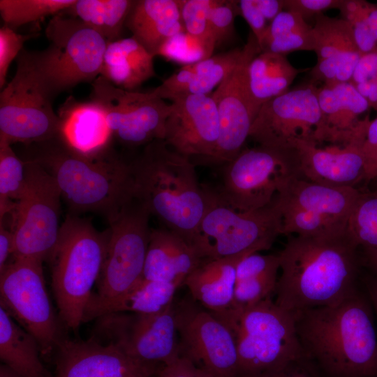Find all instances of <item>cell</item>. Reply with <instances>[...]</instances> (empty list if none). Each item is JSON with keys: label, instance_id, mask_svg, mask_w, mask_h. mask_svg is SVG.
Masks as SVG:
<instances>
[{"label": "cell", "instance_id": "cell-47", "mask_svg": "<svg viewBox=\"0 0 377 377\" xmlns=\"http://www.w3.org/2000/svg\"><path fill=\"white\" fill-rule=\"evenodd\" d=\"M341 0H284V10L300 15L306 21L330 9H339Z\"/></svg>", "mask_w": 377, "mask_h": 377}, {"label": "cell", "instance_id": "cell-19", "mask_svg": "<svg viewBox=\"0 0 377 377\" xmlns=\"http://www.w3.org/2000/svg\"><path fill=\"white\" fill-rule=\"evenodd\" d=\"M53 377H154L160 364L138 360L119 346L91 336L64 338L54 352Z\"/></svg>", "mask_w": 377, "mask_h": 377}, {"label": "cell", "instance_id": "cell-8", "mask_svg": "<svg viewBox=\"0 0 377 377\" xmlns=\"http://www.w3.org/2000/svg\"><path fill=\"white\" fill-rule=\"evenodd\" d=\"M15 75L0 93V137L27 145L57 138L55 96L39 65L37 52L24 48L16 59Z\"/></svg>", "mask_w": 377, "mask_h": 377}, {"label": "cell", "instance_id": "cell-50", "mask_svg": "<svg viewBox=\"0 0 377 377\" xmlns=\"http://www.w3.org/2000/svg\"><path fill=\"white\" fill-rule=\"evenodd\" d=\"M377 73V49L362 54L355 66L350 82L353 86L371 80Z\"/></svg>", "mask_w": 377, "mask_h": 377}, {"label": "cell", "instance_id": "cell-14", "mask_svg": "<svg viewBox=\"0 0 377 377\" xmlns=\"http://www.w3.org/2000/svg\"><path fill=\"white\" fill-rule=\"evenodd\" d=\"M90 100L103 109L113 137L127 147L164 140L171 104L149 92L119 88L99 75L92 82Z\"/></svg>", "mask_w": 377, "mask_h": 377}, {"label": "cell", "instance_id": "cell-10", "mask_svg": "<svg viewBox=\"0 0 377 377\" xmlns=\"http://www.w3.org/2000/svg\"><path fill=\"white\" fill-rule=\"evenodd\" d=\"M45 35L50 44L37 57L54 96L101 75L108 41L95 30L58 14L48 22Z\"/></svg>", "mask_w": 377, "mask_h": 377}, {"label": "cell", "instance_id": "cell-27", "mask_svg": "<svg viewBox=\"0 0 377 377\" xmlns=\"http://www.w3.org/2000/svg\"><path fill=\"white\" fill-rule=\"evenodd\" d=\"M126 27L154 57L167 40L185 31L179 0L135 1Z\"/></svg>", "mask_w": 377, "mask_h": 377}, {"label": "cell", "instance_id": "cell-44", "mask_svg": "<svg viewBox=\"0 0 377 377\" xmlns=\"http://www.w3.org/2000/svg\"><path fill=\"white\" fill-rule=\"evenodd\" d=\"M33 34H21L3 24L0 29V88L5 87L7 74L12 61L17 59L25 42Z\"/></svg>", "mask_w": 377, "mask_h": 377}, {"label": "cell", "instance_id": "cell-52", "mask_svg": "<svg viewBox=\"0 0 377 377\" xmlns=\"http://www.w3.org/2000/svg\"><path fill=\"white\" fill-rule=\"evenodd\" d=\"M0 272L10 263L9 258H13L14 239L11 228L5 227L4 223L0 224Z\"/></svg>", "mask_w": 377, "mask_h": 377}, {"label": "cell", "instance_id": "cell-36", "mask_svg": "<svg viewBox=\"0 0 377 377\" xmlns=\"http://www.w3.org/2000/svg\"><path fill=\"white\" fill-rule=\"evenodd\" d=\"M26 185V168L11 147L0 137V219L12 215Z\"/></svg>", "mask_w": 377, "mask_h": 377}, {"label": "cell", "instance_id": "cell-21", "mask_svg": "<svg viewBox=\"0 0 377 377\" xmlns=\"http://www.w3.org/2000/svg\"><path fill=\"white\" fill-rule=\"evenodd\" d=\"M369 121L346 143L321 147L313 142L295 141L292 147L297 153L300 179L337 187H355L364 180L362 146Z\"/></svg>", "mask_w": 377, "mask_h": 377}, {"label": "cell", "instance_id": "cell-13", "mask_svg": "<svg viewBox=\"0 0 377 377\" xmlns=\"http://www.w3.org/2000/svg\"><path fill=\"white\" fill-rule=\"evenodd\" d=\"M0 306L36 339L41 355L55 352L64 326L48 295L42 262L10 261L0 272Z\"/></svg>", "mask_w": 377, "mask_h": 377}, {"label": "cell", "instance_id": "cell-15", "mask_svg": "<svg viewBox=\"0 0 377 377\" xmlns=\"http://www.w3.org/2000/svg\"><path fill=\"white\" fill-rule=\"evenodd\" d=\"M175 303L156 314L112 313L96 319L91 336L143 362L166 364L181 355Z\"/></svg>", "mask_w": 377, "mask_h": 377}, {"label": "cell", "instance_id": "cell-18", "mask_svg": "<svg viewBox=\"0 0 377 377\" xmlns=\"http://www.w3.org/2000/svg\"><path fill=\"white\" fill-rule=\"evenodd\" d=\"M260 52L258 43L251 32L236 66L211 95L217 108L220 131L216 148L207 165L221 166L231 161L244 149L249 138L260 108L251 94L248 68Z\"/></svg>", "mask_w": 377, "mask_h": 377}, {"label": "cell", "instance_id": "cell-34", "mask_svg": "<svg viewBox=\"0 0 377 377\" xmlns=\"http://www.w3.org/2000/svg\"><path fill=\"white\" fill-rule=\"evenodd\" d=\"M242 52V47H237L183 66L175 73L182 96L208 94L235 68Z\"/></svg>", "mask_w": 377, "mask_h": 377}, {"label": "cell", "instance_id": "cell-30", "mask_svg": "<svg viewBox=\"0 0 377 377\" xmlns=\"http://www.w3.org/2000/svg\"><path fill=\"white\" fill-rule=\"evenodd\" d=\"M39 344L0 306V358L22 377H53L43 365Z\"/></svg>", "mask_w": 377, "mask_h": 377}, {"label": "cell", "instance_id": "cell-51", "mask_svg": "<svg viewBox=\"0 0 377 377\" xmlns=\"http://www.w3.org/2000/svg\"><path fill=\"white\" fill-rule=\"evenodd\" d=\"M307 362L298 361L278 370L239 377H316L306 367Z\"/></svg>", "mask_w": 377, "mask_h": 377}, {"label": "cell", "instance_id": "cell-17", "mask_svg": "<svg viewBox=\"0 0 377 377\" xmlns=\"http://www.w3.org/2000/svg\"><path fill=\"white\" fill-rule=\"evenodd\" d=\"M175 308L181 355L213 377H237V349L230 330L191 295Z\"/></svg>", "mask_w": 377, "mask_h": 377}, {"label": "cell", "instance_id": "cell-43", "mask_svg": "<svg viewBox=\"0 0 377 377\" xmlns=\"http://www.w3.org/2000/svg\"><path fill=\"white\" fill-rule=\"evenodd\" d=\"M237 15H241L238 1L220 0L211 10L209 25L216 48L235 38V19Z\"/></svg>", "mask_w": 377, "mask_h": 377}, {"label": "cell", "instance_id": "cell-58", "mask_svg": "<svg viewBox=\"0 0 377 377\" xmlns=\"http://www.w3.org/2000/svg\"><path fill=\"white\" fill-rule=\"evenodd\" d=\"M154 377H156V375Z\"/></svg>", "mask_w": 377, "mask_h": 377}, {"label": "cell", "instance_id": "cell-41", "mask_svg": "<svg viewBox=\"0 0 377 377\" xmlns=\"http://www.w3.org/2000/svg\"><path fill=\"white\" fill-rule=\"evenodd\" d=\"M220 0H179L181 17L185 31L191 36L212 45L209 17L211 10Z\"/></svg>", "mask_w": 377, "mask_h": 377}, {"label": "cell", "instance_id": "cell-42", "mask_svg": "<svg viewBox=\"0 0 377 377\" xmlns=\"http://www.w3.org/2000/svg\"><path fill=\"white\" fill-rule=\"evenodd\" d=\"M278 274L236 282L232 309H245L275 295Z\"/></svg>", "mask_w": 377, "mask_h": 377}, {"label": "cell", "instance_id": "cell-22", "mask_svg": "<svg viewBox=\"0 0 377 377\" xmlns=\"http://www.w3.org/2000/svg\"><path fill=\"white\" fill-rule=\"evenodd\" d=\"M313 36L317 62L310 71L309 82L316 85L350 82L362 55L351 25L343 18L320 14L315 17Z\"/></svg>", "mask_w": 377, "mask_h": 377}, {"label": "cell", "instance_id": "cell-59", "mask_svg": "<svg viewBox=\"0 0 377 377\" xmlns=\"http://www.w3.org/2000/svg\"><path fill=\"white\" fill-rule=\"evenodd\" d=\"M376 191H377V190H376Z\"/></svg>", "mask_w": 377, "mask_h": 377}, {"label": "cell", "instance_id": "cell-28", "mask_svg": "<svg viewBox=\"0 0 377 377\" xmlns=\"http://www.w3.org/2000/svg\"><path fill=\"white\" fill-rule=\"evenodd\" d=\"M245 256L205 260L186 277L184 285L192 298L209 311L227 310L232 304L236 267Z\"/></svg>", "mask_w": 377, "mask_h": 377}, {"label": "cell", "instance_id": "cell-49", "mask_svg": "<svg viewBox=\"0 0 377 377\" xmlns=\"http://www.w3.org/2000/svg\"><path fill=\"white\" fill-rule=\"evenodd\" d=\"M240 14L249 25L258 44L269 23L258 7L256 0L238 1Z\"/></svg>", "mask_w": 377, "mask_h": 377}, {"label": "cell", "instance_id": "cell-38", "mask_svg": "<svg viewBox=\"0 0 377 377\" xmlns=\"http://www.w3.org/2000/svg\"><path fill=\"white\" fill-rule=\"evenodd\" d=\"M282 216V234L319 236L347 229V222L325 217L300 208L277 202Z\"/></svg>", "mask_w": 377, "mask_h": 377}, {"label": "cell", "instance_id": "cell-7", "mask_svg": "<svg viewBox=\"0 0 377 377\" xmlns=\"http://www.w3.org/2000/svg\"><path fill=\"white\" fill-rule=\"evenodd\" d=\"M207 205L193 246L204 259L258 253L271 248L282 234V216L275 200L262 209L242 212L206 186Z\"/></svg>", "mask_w": 377, "mask_h": 377}, {"label": "cell", "instance_id": "cell-48", "mask_svg": "<svg viewBox=\"0 0 377 377\" xmlns=\"http://www.w3.org/2000/svg\"><path fill=\"white\" fill-rule=\"evenodd\" d=\"M364 181L377 178V117L370 120L362 146Z\"/></svg>", "mask_w": 377, "mask_h": 377}, {"label": "cell", "instance_id": "cell-35", "mask_svg": "<svg viewBox=\"0 0 377 377\" xmlns=\"http://www.w3.org/2000/svg\"><path fill=\"white\" fill-rule=\"evenodd\" d=\"M258 45L261 52L286 56L295 51H311L313 26L300 15L284 10L269 24Z\"/></svg>", "mask_w": 377, "mask_h": 377}, {"label": "cell", "instance_id": "cell-24", "mask_svg": "<svg viewBox=\"0 0 377 377\" xmlns=\"http://www.w3.org/2000/svg\"><path fill=\"white\" fill-rule=\"evenodd\" d=\"M317 96L322 117L320 145L350 142L369 119L360 118L370 106L350 82L323 84Z\"/></svg>", "mask_w": 377, "mask_h": 377}, {"label": "cell", "instance_id": "cell-9", "mask_svg": "<svg viewBox=\"0 0 377 377\" xmlns=\"http://www.w3.org/2000/svg\"><path fill=\"white\" fill-rule=\"evenodd\" d=\"M221 167V183L214 189L226 203L242 212L271 205L290 178H300L295 148L279 149L258 145L243 149Z\"/></svg>", "mask_w": 377, "mask_h": 377}, {"label": "cell", "instance_id": "cell-45", "mask_svg": "<svg viewBox=\"0 0 377 377\" xmlns=\"http://www.w3.org/2000/svg\"><path fill=\"white\" fill-rule=\"evenodd\" d=\"M279 255L253 253L242 257L236 267V282L261 276L278 274Z\"/></svg>", "mask_w": 377, "mask_h": 377}, {"label": "cell", "instance_id": "cell-54", "mask_svg": "<svg viewBox=\"0 0 377 377\" xmlns=\"http://www.w3.org/2000/svg\"><path fill=\"white\" fill-rule=\"evenodd\" d=\"M354 87L367 101L370 108L377 112V73L369 82Z\"/></svg>", "mask_w": 377, "mask_h": 377}, {"label": "cell", "instance_id": "cell-1", "mask_svg": "<svg viewBox=\"0 0 377 377\" xmlns=\"http://www.w3.org/2000/svg\"><path fill=\"white\" fill-rule=\"evenodd\" d=\"M278 254L275 303L295 313L341 302L358 288V246L347 229L319 236L289 235Z\"/></svg>", "mask_w": 377, "mask_h": 377}, {"label": "cell", "instance_id": "cell-5", "mask_svg": "<svg viewBox=\"0 0 377 377\" xmlns=\"http://www.w3.org/2000/svg\"><path fill=\"white\" fill-rule=\"evenodd\" d=\"M110 228L99 231L91 222L68 214L49 258L52 288L64 326L76 331L83 323L92 288L107 253Z\"/></svg>", "mask_w": 377, "mask_h": 377}, {"label": "cell", "instance_id": "cell-12", "mask_svg": "<svg viewBox=\"0 0 377 377\" xmlns=\"http://www.w3.org/2000/svg\"><path fill=\"white\" fill-rule=\"evenodd\" d=\"M26 185L13 213L12 259L47 260L59 238L61 191L52 176L40 164L24 160Z\"/></svg>", "mask_w": 377, "mask_h": 377}, {"label": "cell", "instance_id": "cell-20", "mask_svg": "<svg viewBox=\"0 0 377 377\" xmlns=\"http://www.w3.org/2000/svg\"><path fill=\"white\" fill-rule=\"evenodd\" d=\"M167 119L164 140L176 151L195 164L207 165L216 148L220 124L216 103L211 95L175 98Z\"/></svg>", "mask_w": 377, "mask_h": 377}, {"label": "cell", "instance_id": "cell-2", "mask_svg": "<svg viewBox=\"0 0 377 377\" xmlns=\"http://www.w3.org/2000/svg\"><path fill=\"white\" fill-rule=\"evenodd\" d=\"M371 304L357 289L338 304L295 314L306 359L329 377H377Z\"/></svg>", "mask_w": 377, "mask_h": 377}, {"label": "cell", "instance_id": "cell-11", "mask_svg": "<svg viewBox=\"0 0 377 377\" xmlns=\"http://www.w3.org/2000/svg\"><path fill=\"white\" fill-rule=\"evenodd\" d=\"M151 214L135 198L110 222V238L103 266L85 314L114 300L143 278L151 229ZM84 320V318H83Z\"/></svg>", "mask_w": 377, "mask_h": 377}, {"label": "cell", "instance_id": "cell-4", "mask_svg": "<svg viewBox=\"0 0 377 377\" xmlns=\"http://www.w3.org/2000/svg\"><path fill=\"white\" fill-rule=\"evenodd\" d=\"M31 145L27 159L52 176L73 214L94 212L110 223L135 199L131 163L111 153L96 158L80 155L57 138Z\"/></svg>", "mask_w": 377, "mask_h": 377}, {"label": "cell", "instance_id": "cell-31", "mask_svg": "<svg viewBox=\"0 0 377 377\" xmlns=\"http://www.w3.org/2000/svg\"><path fill=\"white\" fill-rule=\"evenodd\" d=\"M181 286L175 283L147 280L142 278L121 297L105 303L87 313L83 323L112 313L156 314L174 304L176 290Z\"/></svg>", "mask_w": 377, "mask_h": 377}, {"label": "cell", "instance_id": "cell-57", "mask_svg": "<svg viewBox=\"0 0 377 377\" xmlns=\"http://www.w3.org/2000/svg\"><path fill=\"white\" fill-rule=\"evenodd\" d=\"M0 377H22L5 364L0 366Z\"/></svg>", "mask_w": 377, "mask_h": 377}, {"label": "cell", "instance_id": "cell-33", "mask_svg": "<svg viewBox=\"0 0 377 377\" xmlns=\"http://www.w3.org/2000/svg\"><path fill=\"white\" fill-rule=\"evenodd\" d=\"M134 3L131 0H75L62 13L80 20L110 43L121 38Z\"/></svg>", "mask_w": 377, "mask_h": 377}, {"label": "cell", "instance_id": "cell-46", "mask_svg": "<svg viewBox=\"0 0 377 377\" xmlns=\"http://www.w3.org/2000/svg\"><path fill=\"white\" fill-rule=\"evenodd\" d=\"M156 377H213L205 370L198 367L188 358L180 355L173 360L161 364Z\"/></svg>", "mask_w": 377, "mask_h": 377}, {"label": "cell", "instance_id": "cell-25", "mask_svg": "<svg viewBox=\"0 0 377 377\" xmlns=\"http://www.w3.org/2000/svg\"><path fill=\"white\" fill-rule=\"evenodd\" d=\"M204 260L196 249L177 233L166 228L151 229L143 278L182 286Z\"/></svg>", "mask_w": 377, "mask_h": 377}, {"label": "cell", "instance_id": "cell-56", "mask_svg": "<svg viewBox=\"0 0 377 377\" xmlns=\"http://www.w3.org/2000/svg\"><path fill=\"white\" fill-rule=\"evenodd\" d=\"M363 260L377 276V249H362Z\"/></svg>", "mask_w": 377, "mask_h": 377}, {"label": "cell", "instance_id": "cell-3", "mask_svg": "<svg viewBox=\"0 0 377 377\" xmlns=\"http://www.w3.org/2000/svg\"><path fill=\"white\" fill-rule=\"evenodd\" d=\"M130 163L135 198L193 246L207 205L206 186L198 180L195 164L163 140L145 146Z\"/></svg>", "mask_w": 377, "mask_h": 377}, {"label": "cell", "instance_id": "cell-40", "mask_svg": "<svg viewBox=\"0 0 377 377\" xmlns=\"http://www.w3.org/2000/svg\"><path fill=\"white\" fill-rule=\"evenodd\" d=\"M214 50L212 45L184 31L167 40L157 55L186 66L212 57Z\"/></svg>", "mask_w": 377, "mask_h": 377}, {"label": "cell", "instance_id": "cell-32", "mask_svg": "<svg viewBox=\"0 0 377 377\" xmlns=\"http://www.w3.org/2000/svg\"><path fill=\"white\" fill-rule=\"evenodd\" d=\"M302 71L286 55L267 52L258 54L248 68L249 87L256 105L260 108L267 101L288 91Z\"/></svg>", "mask_w": 377, "mask_h": 377}, {"label": "cell", "instance_id": "cell-16", "mask_svg": "<svg viewBox=\"0 0 377 377\" xmlns=\"http://www.w3.org/2000/svg\"><path fill=\"white\" fill-rule=\"evenodd\" d=\"M317 85L309 82L265 103L250 130L258 145L293 149L296 140L320 144L322 117Z\"/></svg>", "mask_w": 377, "mask_h": 377}, {"label": "cell", "instance_id": "cell-55", "mask_svg": "<svg viewBox=\"0 0 377 377\" xmlns=\"http://www.w3.org/2000/svg\"><path fill=\"white\" fill-rule=\"evenodd\" d=\"M367 297L377 314V276L369 275L364 278Z\"/></svg>", "mask_w": 377, "mask_h": 377}, {"label": "cell", "instance_id": "cell-37", "mask_svg": "<svg viewBox=\"0 0 377 377\" xmlns=\"http://www.w3.org/2000/svg\"><path fill=\"white\" fill-rule=\"evenodd\" d=\"M75 0H0V13L5 25L15 29L71 6Z\"/></svg>", "mask_w": 377, "mask_h": 377}, {"label": "cell", "instance_id": "cell-53", "mask_svg": "<svg viewBox=\"0 0 377 377\" xmlns=\"http://www.w3.org/2000/svg\"><path fill=\"white\" fill-rule=\"evenodd\" d=\"M256 2L269 24L284 10V0H256Z\"/></svg>", "mask_w": 377, "mask_h": 377}, {"label": "cell", "instance_id": "cell-39", "mask_svg": "<svg viewBox=\"0 0 377 377\" xmlns=\"http://www.w3.org/2000/svg\"><path fill=\"white\" fill-rule=\"evenodd\" d=\"M347 232L362 249H377V191L362 193L347 223Z\"/></svg>", "mask_w": 377, "mask_h": 377}, {"label": "cell", "instance_id": "cell-29", "mask_svg": "<svg viewBox=\"0 0 377 377\" xmlns=\"http://www.w3.org/2000/svg\"><path fill=\"white\" fill-rule=\"evenodd\" d=\"M154 56L133 37L108 43L100 75L116 87L133 91L155 76Z\"/></svg>", "mask_w": 377, "mask_h": 377}, {"label": "cell", "instance_id": "cell-26", "mask_svg": "<svg viewBox=\"0 0 377 377\" xmlns=\"http://www.w3.org/2000/svg\"><path fill=\"white\" fill-rule=\"evenodd\" d=\"M362 192L353 186L337 187L290 178L275 199L278 203L347 222Z\"/></svg>", "mask_w": 377, "mask_h": 377}, {"label": "cell", "instance_id": "cell-23", "mask_svg": "<svg viewBox=\"0 0 377 377\" xmlns=\"http://www.w3.org/2000/svg\"><path fill=\"white\" fill-rule=\"evenodd\" d=\"M57 138L71 151L90 158L105 156L113 137L105 113L97 103L68 96L59 107Z\"/></svg>", "mask_w": 377, "mask_h": 377}, {"label": "cell", "instance_id": "cell-6", "mask_svg": "<svg viewBox=\"0 0 377 377\" xmlns=\"http://www.w3.org/2000/svg\"><path fill=\"white\" fill-rule=\"evenodd\" d=\"M232 332L238 355V376L282 369L308 360L300 343L295 314L267 298L245 309L212 312Z\"/></svg>", "mask_w": 377, "mask_h": 377}]
</instances>
